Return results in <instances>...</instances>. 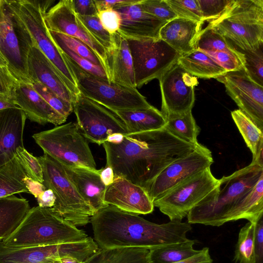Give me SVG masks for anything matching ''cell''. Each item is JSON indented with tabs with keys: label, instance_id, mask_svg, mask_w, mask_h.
Listing matches in <instances>:
<instances>
[{
	"label": "cell",
	"instance_id": "obj_1",
	"mask_svg": "<svg viewBox=\"0 0 263 263\" xmlns=\"http://www.w3.org/2000/svg\"><path fill=\"white\" fill-rule=\"evenodd\" d=\"M199 144L185 142L163 128L127 134L118 144H102L106 166L112 168L115 176L146 190L166 166L192 153Z\"/></svg>",
	"mask_w": 263,
	"mask_h": 263
},
{
	"label": "cell",
	"instance_id": "obj_2",
	"mask_svg": "<svg viewBox=\"0 0 263 263\" xmlns=\"http://www.w3.org/2000/svg\"><path fill=\"white\" fill-rule=\"evenodd\" d=\"M95 241L100 248L138 247L151 249L183 242L191 224L173 220L157 224L108 205L90 218Z\"/></svg>",
	"mask_w": 263,
	"mask_h": 263
},
{
	"label": "cell",
	"instance_id": "obj_3",
	"mask_svg": "<svg viewBox=\"0 0 263 263\" xmlns=\"http://www.w3.org/2000/svg\"><path fill=\"white\" fill-rule=\"evenodd\" d=\"M262 176L263 166L252 162L223 176L217 186L189 212L187 222L219 227L234 221L240 201Z\"/></svg>",
	"mask_w": 263,
	"mask_h": 263
},
{
	"label": "cell",
	"instance_id": "obj_4",
	"mask_svg": "<svg viewBox=\"0 0 263 263\" xmlns=\"http://www.w3.org/2000/svg\"><path fill=\"white\" fill-rule=\"evenodd\" d=\"M88 236L52 208H30L18 228L3 242L9 247H41L85 240Z\"/></svg>",
	"mask_w": 263,
	"mask_h": 263
},
{
	"label": "cell",
	"instance_id": "obj_5",
	"mask_svg": "<svg viewBox=\"0 0 263 263\" xmlns=\"http://www.w3.org/2000/svg\"><path fill=\"white\" fill-rule=\"evenodd\" d=\"M14 16L35 44L51 62L65 83L75 96L80 93L74 73L67 59L49 34L44 20L50 1L35 0L6 1Z\"/></svg>",
	"mask_w": 263,
	"mask_h": 263
},
{
	"label": "cell",
	"instance_id": "obj_6",
	"mask_svg": "<svg viewBox=\"0 0 263 263\" xmlns=\"http://www.w3.org/2000/svg\"><path fill=\"white\" fill-rule=\"evenodd\" d=\"M208 26L235 48L252 49L263 43V0H232L222 14Z\"/></svg>",
	"mask_w": 263,
	"mask_h": 263
},
{
	"label": "cell",
	"instance_id": "obj_7",
	"mask_svg": "<svg viewBox=\"0 0 263 263\" xmlns=\"http://www.w3.org/2000/svg\"><path fill=\"white\" fill-rule=\"evenodd\" d=\"M37 158L42 167L43 184L55 197L52 208L54 211L76 227L90 222L95 212L80 195L63 165L45 154Z\"/></svg>",
	"mask_w": 263,
	"mask_h": 263
},
{
	"label": "cell",
	"instance_id": "obj_8",
	"mask_svg": "<svg viewBox=\"0 0 263 263\" xmlns=\"http://www.w3.org/2000/svg\"><path fill=\"white\" fill-rule=\"evenodd\" d=\"M44 153L67 167L96 170L87 140L77 123L70 122L32 135Z\"/></svg>",
	"mask_w": 263,
	"mask_h": 263
},
{
	"label": "cell",
	"instance_id": "obj_9",
	"mask_svg": "<svg viewBox=\"0 0 263 263\" xmlns=\"http://www.w3.org/2000/svg\"><path fill=\"white\" fill-rule=\"evenodd\" d=\"M66 59L74 73L79 92L86 98L112 111L139 110L152 106L137 88L95 76Z\"/></svg>",
	"mask_w": 263,
	"mask_h": 263
},
{
	"label": "cell",
	"instance_id": "obj_10",
	"mask_svg": "<svg viewBox=\"0 0 263 263\" xmlns=\"http://www.w3.org/2000/svg\"><path fill=\"white\" fill-rule=\"evenodd\" d=\"M136 88L158 79L181 54L160 38L126 39Z\"/></svg>",
	"mask_w": 263,
	"mask_h": 263
},
{
	"label": "cell",
	"instance_id": "obj_11",
	"mask_svg": "<svg viewBox=\"0 0 263 263\" xmlns=\"http://www.w3.org/2000/svg\"><path fill=\"white\" fill-rule=\"evenodd\" d=\"M210 167L193 176L153 201L170 221L181 220L219 184Z\"/></svg>",
	"mask_w": 263,
	"mask_h": 263
},
{
	"label": "cell",
	"instance_id": "obj_12",
	"mask_svg": "<svg viewBox=\"0 0 263 263\" xmlns=\"http://www.w3.org/2000/svg\"><path fill=\"white\" fill-rule=\"evenodd\" d=\"M30 45L28 34L9 9L5 0L0 22V51L14 78L19 82L32 84L28 66Z\"/></svg>",
	"mask_w": 263,
	"mask_h": 263
},
{
	"label": "cell",
	"instance_id": "obj_13",
	"mask_svg": "<svg viewBox=\"0 0 263 263\" xmlns=\"http://www.w3.org/2000/svg\"><path fill=\"white\" fill-rule=\"evenodd\" d=\"M73 106L77 123L87 141L101 145L111 134H128L125 125L114 112L80 93Z\"/></svg>",
	"mask_w": 263,
	"mask_h": 263
},
{
	"label": "cell",
	"instance_id": "obj_14",
	"mask_svg": "<svg viewBox=\"0 0 263 263\" xmlns=\"http://www.w3.org/2000/svg\"><path fill=\"white\" fill-rule=\"evenodd\" d=\"M98 250L90 237L81 241L41 247H9L0 241V263H40L67 256L84 262Z\"/></svg>",
	"mask_w": 263,
	"mask_h": 263
},
{
	"label": "cell",
	"instance_id": "obj_15",
	"mask_svg": "<svg viewBox=\"0 0 263 263\" xmlns=\"http://www.w3.org/2000/svg\"><path fill=\"white\" fill-rule=\"evenodd\" d=\"M213 162L211 151L199 144L192 153L166 166L146 191L153 202L172 189L210 167Z\"/></svg>",
	"mask_w": 263,
	"mask_h": 263
},
{
	"label": "cell",
	"instance_id": "obj_16",
	"mask_svg": "<svg viewBox=\"0 0 263 263\" xmlns=\"http://www.w3.org/2000/svg\"><path fill=\"white\" fill-rule=\"evenodd\" d=\"M161 93V111L166 117L192 110L195 102L196 77L187 72L177 62L158 79Z\"/></svg>",
	"mask_w": 263,
	"mask_h": 263
},
{
	"label": "cell",
	"instance_id": "obj_17",
	"mask_svg": "<svg viewBox=\"0 0 263 263\" xmlns=\"http://www.w3.org/2000/svg\"><path fill=\"white\" fill-rule=\"evenodd\" d=\"M246 115L263 130V86L253 81L244 69L227 71L215 78Z\"/></svg>",
	"mask_w": 263,
	"mask_h": 263
},
{
	"label": "cell",
	"instance_id": "obj_18",
	"mask_svg": "<svg viewBox=\"0 0 263 263\" xmlns=\"http://www.w3.org/2000/svg\"><path fill=\"white\" fill-rule=\"evenodd\" d=\"M43 17L48 30L75 37L88 46L99 57L107 73V51L78 19L72 0L59 2L44 14Z\"/></svg>",
	"mask_w": 263,
	"mask_h": 263
},
{
	"label": "cell",
	"instance_id": "obj_19",
	"mask_svg": "<svg viewBox=\"0 0 263 263\" xmlns=\"http://www.w3.org/2000/svg\"><path fill=\"white\" fill-rule=\"evenodd\" d=\"M104 201L107 205L136 214H149L154 208L144 189L120 176H115L112 183L106 186Z\"/></svg>",
	"mask_w": 263,
	"mask_h": 263
},
{
	"label": "cell",
	"instance_id": "obj_20",
	"mask_svg": "<svg viewBox=\"0 0 263 263\" xmlns=\"http://www.w3.org/2000/svg\"><path fill=\"white\" fill-rule=\"evenodd\" d=\"M140 1L136 0L112 8L121 17L117 32L126 39L159 38L161 28L167 22L143 11L139 6Z\"/></svg>",
	"mask_w": 263,
	"mask_h": 263
},
{
	"label": "cell",
	"instance_id": "obj_21",
	"mask_svg": "<svg viewBox=\"0 0 263 263\" xmlns=\"http://www.w3.org/2000/svg\"><path fill=\"white\" fill-rule=\"evenodd\" d=\"M195 46V49L208 54L227 71L245 69L243 54L224 37L208 26L199 32Z\"/></svg>",
	"mask_w": 263,
	"mask_h": 263
},
{
	"label": "cell",
	"instance_id": "obj_22",
	"mask_svg": "<svg viewBox=\"0 0 263 263\" xmlns=\"http://www.w3.org/2000/svg\"><path fill=\"white\" fill-rule=\"evenodd\" d=\"M11 95L14 104L32 122L58 126L66 121V118L52 108L36 91L32 84L18 82Z\"/></svg>",
	"mask_w": 263,
	"mask_h": 263
},
{
	"label": "cell",
	"instance_id": "obj_23",
	"mask_svg": "<svg viewBox=\"0 0 263 263\" xmlns=\"http://www.w3.org/2000/svg\"><path fill=\"white\" fill-rule=\"evenodd\" d=\"M28 66L29 74L33 83L35 82H40L63 99L74 103L77 96L68 88L51 62L31 41L28 54Z\"/></svg>",
	"mask_w": 263,
	"mask_h": 263
},
{
	"label": "cell",
	"instance_id": "obj_24",
	"mask_svg": "<svg viewBox=\"0 0 263 263\" xmlns=\"http://www.w3.org/2000/svg\"><path fill=\"white\" fill-rule=\"evenodd\" d=\"M26 117L18 107L0 110V166L13 159L19 147H24Z\"/></svg>",
	"mask_w": 263,
	"mask_h": 263
},
{
	"label": "cell",
	"instance_id": "obj_25",
	"mask_svg": "<svg viewBox=\"0 0 263 263\" xmlns=\"http://www.w3.org/2000/svg\"><path fill=\"white\" fill-rule=\"evenodd\" d=\"M112 46L107 51V73L110 82L136 88L132 58L127 39L117 32Z\"/></svg>",
	"mask_w": 263,
	"mask_h": 263
},
{
	"label": "cell",
	"instance_id": "obj_26",
	"mask_svg": "<svg viewBox=\"0 0 263 263\" xmlns=\"http://www.w3.org/2000/svg\"><path fill=\"white\" fill-rule=\"evenodd\" d=\"M63 166L80 195L91 206L95 214L108 205L104 201L106 186L100 178L101 169Z\"/></svg>",
	"mask_w": 263,
	"mask_h": 263
},
{
	"label": "cell",
	"instance_id": "obj_27",
	"mask_svg": "<svg viewBox=\"0 0 263 263\" xmlns=\"http://www.w3.org/2000/svg\"><path fill=\"white\" fill-rule=\"evenodd\" d=\"M203 23L176 17L160 29L159 38L181 55L195 49V42Z\"/></svg>",
	"mask_w": 263,
	"mask_h": 263
},
{
	"label": "cell",
	"instance_id": "obj_28",
	"mask_svg": "<svg viewBox=\"0 0 263 263\" xmlns=\"http://www.w3.org/2000/svg\"><path fill=\"white\" fill-rule=\"evenodd\" d=\"M114 112L123 122L128 134H134L163 128L166 118L154 106L139 110Z\"/></svg>",
	"mask_w": 263,
	"mask_h": 263
},
{
	"label": "cell",
	"instance_id": "obj_29",
	"mask_svg": "<svg viewBox=\"0 0 263 263\" xmlns=\"http://www.w3.org/2000/svg\"><path fill=\"white\" fill-rule=\"evenodd\" d=\"M30 209L25 198L11 195L0 198V241L10 235Z\"/></svg>",
	"mask_w": 263,
	"mask_h": 263
},
{
	"label": "cell",
	"instance_id": "obj_30",
	"mask_svg": "<svg viewBox=\"0 0 263 263\" xmlns=\"http://www.w3.org/2000/svg\"><path fill=\"white\" fill-rule=\"evenodd\" d=\"M177 62L190 74L200 78L215 79L227 72L208 54L197 49L181 55Z\"/></svg>",
	"mask_w": 263,
	"mask_h": 263
},
{
	"label": "cell",
	"instance_id": "obj_31",
	"mask_svg": "<svg viewBox=\"0 0 263 263\" xmlns=\"http://www.w3.org/2000/svg\"><path fill=\"white\" fill-rule=\"evenodd\" d=\"M231 116L245 141L252 154V163L263 166V133L239 109L231 112Z\"/></svg>",
	"mask_w": 263,
	"mask_h": 263
},
{
	"label": "cell",
	"instance_id": "obj_32",
	"mask_svg": "<svg viewBox=\"0 0 263 263\" xmlns=\"http://www.w3.org/2000/svg\"><path fill=\"white\" fill-rule=\"evenodd\" d=\"M149 253L145 248H99L83 263H148Z\"/></svg>",
	"mask_w": 263,
	"mask_h": 263
},
{
	"label": "cell",
	"instance_id": "obj_33",
	"mask_svg": "<svg viewBox=\"0 0 263 263\" xmlns=\"http://www.w3.org/2000/svg\"><path fill=\"white\" fill-rule=\"evenodd\" d=\"M27 176L16 156L0 166V198L21 193H29L25 180Z\"/></svg>",
	"mask_w": 263,
	"mask_h": 263
},
{
	"label": "cell",
	"instance_id": "obj_34",
	"mask_svg": "<svg viewBox=\"0 0 263 263\" xmlns=\"http://www.w3.org/2000/svg\"><path fill=\"white\" fill-rule=\"evenodd\" d=\"M194 240L188 239L149 249L148 263H174L199 253L201 250H195Z\"/></svg>",
	"mask_w": 263,
	"mask_h": 263
},
{
	"label": "cell",
	"instance_id": "obj_35",
	"mask_svg": "<svg viewBox=\"0 0 263 263\" xmlns=\"http://www.w3.org/2000/svg\"><path fill=\"white\" fill-rule=\"evenodd\" d=\"M164 128L179 139L197 145L200 128L196 123L192 110L183 114L167 116Z\"/></svg>",
	"mask_w": 263,
	"mask_h": 263
},
{
	"label": "cell",
	"instance_id": "obj_36",
	"mask_svg": "<svg viewBox=\"0 0 263 263\" xmlns=\"http://www.w3.org/2000/svg\"><path fill=\"white\" fill-rule=\"evenodd\" d=\"M48 30L49 35L54 43H59L65 45L73 52L87 59L92 63L104 68L99 57L85 43L78 39L65 34Z\"/></svg>",
	"mask_w": 263,
	"mask_h": 263
},
{
	"label": "cell",
	"instance_id": "obj_37",
	"mask_svg": "<svg viewBox=\"0 0 263 263\" xmlns=\"http://www.w3.org/2000/svg\"><path fill=\"white\" fill-rule=\"evenodd\" d=\"M254 223L248 222L240 230L234 260L238 263H252L254 249Z\"/></svg>",
	"mask_w": 263,
	"mask_h": 263
},
{
	"label": "cell",
	"instance_id": "obj_38",
	"mask_svg": "<svg viewBox=\"0 0 263 263\" xmlns=\"http://www.w3.org/2000/svg\"><path fill=\"white\" fill-rule=\"evenodd\" d=\"M235 49L243 54L244 69L248 75L253 81L263 86V43L252 49Z\"/></svg>",
	"mask_w": 263,
	"mask_h": 263
},
{
	"label": "cell",
	"instance_id": "obj_39",
	"mask_svg": "<svg viewBox=\"0 0 263 263\" xmlns=\"http://www.w3.org/2000/svg\"><path fill=\"white\" fill-rule=\"evenodd\" d=\"M34 89L55 111L65 118L73 111V104L63 99L40 82L32 84Z\"/></svg>",
	"mask_w": 263,
	"mask_h": 263
},
{
	"label": "cell",
	"instance_id": "obj_40",
	"mask_svg": "<svg viewBox=\"0 0 263 263\" xmlns=\"http://www.w3.org/2000/svg\"><path fill=\"white\" fill-rule=\"evenodd\" d=\"M77 16L87 30L106 49V51L111 48L112 34L103 27L97 15L90 16L77 15Z\"/></svg>",
	"mask_w": 263,
	"mask_h": 263
},
{
	"label": "cell",
	"instance_id": "obj_41",
	"mask_svg": "<svg viewBox=\"0 0 263 263\" xmlns=\"http://www.w3.org/2000/svg\"><path fill=\"white\" fill-rule=\"evenodd\" d=\"M178 17L204 23L198 0H166Z\"/></svg>",
	"mask_w": 263,
	"mask_h": 263
},
{
	"label": "cell",
	"instance_id": "obj_42",
	"mask_svg": "<svg viewBox=\"0 0 263 263\" xmlns=\"http://www.w3.org/2000/svg\"><path fill=\"white\" fill-rule=\"evenodd\" d=\"M16 157L30 179L43 183V176L41 164L37 157L28 152L24 147L16 149Z\"/></svg>",
	"mask_w": 263,
	"mask_h": 263
},
{
	"label": "cell",
	"instance_id": "obj_43",
	"mask_svg": "<svg viewBox=\"0 0 263 263\" xmlns=\"http://www.w3.org/2000/svg\"><path fill=\"white\" fill-rule=\"evenodd\" d=\"M54 43L67 59L77 65L81 69L95 76L108 80L107 73L103 67L92 63L61 43Z\"/></svg>",
	"mask_w": 263,
	"mask_h": 263
},
{
	"label": "cell",
	"instance_id": "obj_44",
	"mask_svg": "<svg viewBox=\"0 0 263 263\" xmlns=\"http://www.w3.org/2000/svg\"><path fill=\"white\" fill-rule=\"evenodd\" d=\"M139 6L145 12L168 22L177 17L166 0H140Z\"/></svg>",
	"mask_w": 263,
	"mask_h": 263
},
{
	"label": "cell",
	"instance_id": "obj_45",
	"mask_svg": "<svg viewBox=\"0 0 263 263\" xmlns=\"http://www.w3.org/2000/svg\"><path fill=\"white\" fill-rule=\"evenodd\" d=\"M232 0H198L203 21L217 19L225 11Z\"/></svg>",
	"mask_w": 263,
	"mask_h": 263
},
{
	"label": "cell",
	"instance_id": "obj_46",
	"mask_svg": "<svg viewBox=\"0 0 263 263\" xmlns=\"http://www.w3.org/2000/svg\"><path fill=\"white\" fill-rule=\"evenodd\" d=\"M252 222L254 224L252 263H263V213Z\"/></svg>",
	"mask_w": 263,
	"mask_h": 263
},
{
	"label": "cell",
	"instance_id": "obj_47",
	"mask_svg": "<svg viewBox=\"0 0 263 263\" xmlns=\"http://www.w3.org/2000/svg\"><path fill=\"white\" fill-rule=\"evenodd\" d=\"M97 15L103 27L111 34L117 32L120 26L121 17L112 8L98 12Z\"/></svg>",
	"mask_w": 263,
	"mask_h": 263
},
{
	"label": "cell",
	"instance_id": "obj_48",
	"mask_svg": "<svg viewBox=\"0 0 263 263\" xmlns=\"http://www.w3.org/2000/svg\"><path fill=\"white\" fill-rule=\"evenodd\" d=\"M18 82L7 66L0 67V93L11 95Z\"/></svg>",
	"mask_w": 263,
	"mask_h": 263
},
{
	"label": "cell",
	"instance_id": "obj_49",
	"mask_svg": "<svg viewBox=\"0 0 263 263\" xmlns=\"http://www.w3.org/2000/svg\"><path fill=\"white\" fill-rule=\"evenodd\" d=\"M73 10L77 15L90 16L98 14L94 1L72 0Z\"/></svg>",
	"mask_w": 263,
	"mask_h": 263
},
{
	"label": "cell",
	"instance_id": "obj_50",
	"mask_svg": "<svg viewBox=\"0 0 263 263\" xmlns=\"http://www.w3.org/2000/svg\"><path fill=\"white\" fill-rule=\"evenodd\" d=\"M208 248H203L201 251L189 258L174 263H212Z\"/></svg>",
	"mask_w": 263,
	"mask_h": 263
},
{
	"label": "cell",
	"instance_id": "obj_51",
	"mask_svg": "<svg viewBox=\"0 0 263 263\" xmlns=\"http://www.w3.org/2000/svg\"><path fill=\"white\" fill-rule=\"evenodd\" d=\"M38 206L43 208H52L55 203V197L50 189H46L37 198Z\"/></svg>",
	"mask_w": 263,
	"mask_h": 263
},
{
	"label": "cell",
	"instance_id": "obj_52",
	"mask_svg": "<svg viewBox=\"0 0 263 263\" xmlns=\"http://www.w3.org/2000/svg\"><path fill=\"white\" fill-rule=\"evenodd\" d=\"M136 0H96L94 1L98 12L105 10L121 5L134 2Z\"/></svg>",
	"mask_w": 263,
	"mask_h": 263
},
{
	"label": "cell",
	"instance_id": "obj_53",
	"mask_svg": "<svg viewBox=\"0 0 263 263\" xmlns=\"http://www.w3.org/2000/svg\"><path fill=\"white\" fill-rule=\"evenodd\" d=\"M25 180L29 193L32 194L36 198L46 190L43 183L34 181L28 176Z\"/></svg>",
	"mask_w": 263,
	"mask_h": 263
},
{
	"label": "cell",
	"instance_id": "obj_54",
	"mask_svg": "<svg viewBox=\"0 0 263 263\" xmlns=\"http://www.w3.org/2000/svg\"><path fill=\"white\" fill-rule=\"evenodd\" d=\"M100 178L103 184L107 186L112 183L115 178V174L112 168L106 166L101 169Z\"/></svg>",
	"mask_w": 263,
	"mask_h": 263
},
{
	"label": "cell",
	"instance_id": "obj_55",
	"mask_svg": "<svg viewBox=\"0 0 263 263\" xmlns=\"http://www.w3.org/2000/svg\"><path fill=\"white\" fill-rule=\"evenodd\" d=\"M17 107L13 102L11 95L0 93V110Z\"/></svg>",
	"mask_w": 263,
	"mask_h": 263
},
{
	"label": "cell",
	"instance_id": "obj_56",
	"mask_svg": "<svg viewBox=\"0 0 263 263\" xmlns=\"http://www.w3.org/2000/svg\"><path fill=\"white\" fill-rule=\"evenodd\" d=\"M124 135L120 133H115L109 135L106 142L118 144L121 143L124 139Z\"/></svg>",
	"mask_w": 263,
	"mask_h": 263
},
{
	"label": "cell",
	"instance_id": "obj_57",
	"mask_svg": "<svg viewBox=\"0 0 263 263\" xmlns=\"http://www.w3.org/2000/svg\"><path fill=\"white\" fill-rule=\"evenodd\" d=\"M53 261L54 263H83L77 258L69 256L54 259Z\"/></svg>",
	"mask_w": 263,
	"mask_h": 263
},
{
	"label": "cell",
	"instance_id": "obj_58",
	"mask_svg": "<svg viewBox=\"0 0 263 263\" xmlns=\"http://www.w3.org/2000/svg\"><path fill=\"white\" fill-rule=\"evenodd\" d=\"M4 66H8V63L5 58L0 51V67Z\"/></svg>",
	"mask_w": 263,
	"mask_h": 263
},
{
	"label": "cell",
	"instance_id": "obj_59",
	"mask_svg": "<svg viewBox=\"0 0 263 263\" xmlns=\"http://www.w3.org/2000/svg\"><path fill=\"white\" fill-rule=\"evenodd\" d=\"M5 6V0H1L0 2V22L2 18L4 8Z\"/></svg>",
	"mask_w": 263,
	"mask_h": 263
},
{
	"label": "cell",
	"instance_id": "obj_60",
	"mask_svg": "<svg viewBox=\"0 0 263 263\" xmlns=\"http://www.w3.org/2000/svg\"><path fill=\"white\" fill-rule=\"evenodd\" d=\"M53 259L48 260L47 261H45L40 263H54L53 261Z\"/></svg>",
	"mask_w": 263,
	"mask_h": 263
},
{
	"label": "cell",
	"instance_id": "obj_61",
	"mask_svg": "<svg viewBox=\"0 0 263 263\" xmlns=\"http://www.w3.org/2000/svg\"><path fill=\"white\" fill-rule=\"evenodd\" d=\"M0 2H1V0H0Z\"/></svg>",
	"mask_w": 263,
	"mask_h": 263
}]
</instances>
